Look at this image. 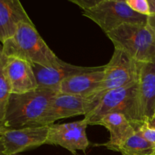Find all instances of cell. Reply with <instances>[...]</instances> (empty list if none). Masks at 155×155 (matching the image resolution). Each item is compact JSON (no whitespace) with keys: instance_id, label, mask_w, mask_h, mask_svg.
Returning a JSON list of instances; mask_svg holds the SVG:
<instances>
[{"instance_id":"cell-2","label":"cell","mask_w":155,"mask_h":155,"mask_svg":"<svg viewBox=\"0 0 155 155\" xmlns=\"http://www.w3.org/2000/svg\"><path fill=\"white\" fill-rule=\"evenodd\" d=\"M2 46L5 57L18 58L45 68L54 66L60 59L43 40L33 22L20 24L16 33Z\"/></svg>"},{"instance_id":"cell-11","label":"cell","mask_w":155,"mask_h":155,"mask_svg":"<svg viewBox=\"0 0 155 155\" xmlns=\"http://www.w3.org/2000/svg\"><path fill=\"white\" fill-rule=\"evenodd\" d=\"M4 69L11 93L23 94L38 88L36 76L29 62L18 58L5 57Z\"/></svg>"},{"instance_id":"cell-20","label":"cell","mask_w":155,"mask_h":155,"mask_svg":"<svg viewBox=\"0 0 155 155\" xmlns=\"http://www.w3.org/2000/svg\"><path fill=\"white\" fill-rule=\"evenodd\" d=\"M98 0H71V2L77 5L82 10H86L95 5Z\"/></svg>"},{"instance_id":"cell-12","label":"cell","mask_w":155,"mask_h":155,"mask_svg":"<svg viewBox=\"0 0 155 155\" xmlns=\"http://www.w3.org/2000/svg\"><path fill=\"white\" fill-rule=\"evenodd\" d=\"M104 65L101 69L73 76L61 82L58 87L59 93L91 97L100 87L104 76Z\"/></svg>"},{"instance_id":"cell-9","label":"cell","mask_w":155,"mask_h":155,"mask_svg":"<svg viewBox=\"0 0 155 155\" xmlns=\"http://www.w3.org/2000/svg\"><path fill=\"white\" fill-rule=\"evenodd\" d=\"M48 127H27L18 130H5L0 135L7 155H16L21 152L45 145Z\"/></svg>"},{"instance_id":"cell-22","label":"cell","mask_w":155,"mask_h":155,"mask_svg":"<svg viewBox=\"0 0 155 155\" xmlns=\"http://www.w3.org/2000/svg\"><path fill=\"white\" fill-rule=\"evenodd\" d=\"M148 24L155 32V16H150L148 18Z\"/></svg>"},{"instance_id":"cell-10","label":"cell","mask_w":155,"mask_h":155,"mask_svg":"<svg viewBox=\"0 0 155 155\" xmlns=\"http://www.w3.org/2000/svg\"><path fill=\"white\" fill-rule=\"evenodd\" d=\"M36 76L38 88H51L58 89L59 84L65 79L84 73L92 72L104 67H82L71 64L59 59L57 64L45 68L38 64H31Z\"/></svg>"},{"instance_id":"cell-21","label":"cell","mask_w":155,"mask_h":155,"mask_svg":"<svg viewBox=\"0 0 155 155\" xmlns=\"http://www.w3.org/2000/svg\"><path fill=\"white\" fill-rule=\"evenodd\" d=\"M148 3L150 8V16H155V0H148Z\"/></svg>"},{"instance_id":"cell-18","label":"cell","mask_w":155,"mask_h":155,"mask_svg":"<svg viewBox=\"0 0 155 155\" xmlns=\"http://www.w3.org/2000/svg\"><path fill=\"white\" fill-rule=\"evenodd\" d=\"M130 8L139 15L150 16V8L148 0H126Z\"/></svg>"},{"instance_id":"cell-13","label":"cell","mask_w":155,"mask_h":155,"mask_svg":"<svg viewBox=\"0 0 155 155\" xmlns=\"http://www.w3.org/2000/svg\"><path fill=\"white\" fill-rule=\"evenodd\" d=\"M98 125L105 127L110 133L108 142L101 145L119 152L120 148L136 133L133 124L122 114L111 113L105 115Z\"/></svg>"},{"instance_id":"cell-5","label":"cell","mask_w":155,"mask_h":155,"mask_svg":"<svg viewBox=\"0 0 155 155\" xmlns=\"http://www.w3.org/2000/svg\"><path fill=\"white\" fill-rule=\"evenodd\" d=\"M83 15L92 20L107 34L127 24H147V16L132 10L126 1L98 0L89 8L83 10Z\"/></svg>"},{"instance_id":"cell-14","label":"cell","mask_w":155,"mask_h":155,"mask_svg":"<svg viewBox=\"0 0 155 155\" xmlns=\"http://www.w3.org/2000/svg\"><path fill=\"white\" fill-rule=\"evenodd\" d=\"M32 22L18 0H0V42L3 43L16 33L20 24Z\"/></svg>"},{"instance_id":"cell-23","label":"cell","mask_w":155,"mask_h":155,"mask_svg":"<svg viewBox=\"0 0 155 155\" xmlns=\"http://www.w3.org/2000/svg\"><path fill=\"white\" fill-rule=\"evenodd\" d=\"M0 155H7L6 154L5 151L4 145H3L1 139H0Z\"/></svg>"},{"instance_id":"cell-3","label":"cell","mask_w":155,"mask_h":155,"mask_svg":"<svg viewBox=\"0 0 155 155\" xmlns=\"http://www.w3.org/2000/svg\"><path fill=\"white\" fill-rule=\"evenodd\" d=\"M111 113L124 114L137 130L144 123L139 98V83L109 91L84 120L88 125H98L105 115Z\"/></svg>"},{"instance_id":"cell-1","label":"cell","mask_w":155,"mask_h":155,"mask_svg":"<svg viewBox=\"0 0 155 155\" xmlns=\"http://www.w3.org/2000/svg\"><path fill=\"white\" fill-rule=\"evenodd\" d=\"M58 93V89L51 88H37L23 94L11 93L5 114L4 128L18 130L41 127V120Z\"/></svg>"},{"instance_id":"cell-19","label":"cell","mask_w":155,"mask_h":155,"mask_svg":"<svg viewBox=\"0 0 155 155\" xmlns=\"http://www.w3.org/2000/svg\"><path fill=\"white\" fill-rule=\"evenodd\" d=\"M144 139L155 145V128L150 126L148 123H143L136 130Z\"/></svg>"},{"instance_id":"cell-16","label":"cell","mask_w":155,"mask_h":155,"mask_svg":"<svg viewBox=\"0 0 155 155\" xmlns=\"http://www.w3.org/2000/svg\"><path fill=\"white\" fill-rule=\"evenodd\" d=\"M122 155H155V145L136 132L120 148Z\"/></svg>"},{"instance_id":"cell-15","label":"cell","mask_w":155,"mask_h":155,"mask_svg":"<svg viewBox=\"0 0 155 155\" xmlns=\"http://www.w3.org/2000/svg\"><path fill=\"white\" fill-rule=\"evenodd\" d=\"M139 98L144 123L155 117V63L141 64Z\"/></svg>"},{"instance_id":"cell-17","label":"cell","mask_w":155,"mask_h":155,"mask_svg":"<svg viewBox=\"0 0 155 155\" xmlns=\"http://www.w3.org/2000/svg\"><path fill=\"white\" fill-rule=\"evenodd\" d=\"M5 57L0 45V127L4 128V119L8 101L11 95L10 87L5 73Z\"/></svg>"},{"instance_id":"cell-8","label":"cell","mask_w":155,"mask_h":155,"mask_svg":"<svg viewBox=\"0 0 155 155\" xmlns=\"http://www.w3.org/2000/svg\"><path fill=\"white\" fill-rule=\"evenodd\" d=\"M87 123L84 119L67 124H53L48 126L45 145H58L72 154L77 151H86L90 145L86 135Z\"/></svg>"},{"instance_id":"cell-4","label":"cell","mask_w":155,"mask_h":155,"mask_svg":"<svg viewBox=\"0 0 155 155\" xmlns=\"http://www.w3.org/2000/svg\"><path fill=\"white\" fill-rule=\"evenodd\" d=\"M114 48L140 63H155V32L147 24H127L107 33Z\"/></svg>"},{"instance_id":"cell-6","label":"cell","mask_w":155,"mask_h":155,"mask_svg":"<svg viewBox=\"0 0 155 155\" xmlns=\"http://www.w3.org/2000/svg\"><path fill=\"white\" fill-rule=\"evenodd\" d=\"M141 64L125 51L114 48L110 61L105 65L102 83L90 98L100 101L109 91L139 83Z\"/></svg>"},{"instance_id":"cell-7","label":"cell","mask_w":155,"mask_h":155,"mask_svg":"<svg viewBox=\"0 0 155 155\" xmlns=\"http://www.w3.org/2000/svg\"><path fill=\"white\" fill-rule=\"evenodd\" d=\"M99 101L90 97L58 93L51 101L40 122L41 127H48L55 121L80 115H87Z\"/></svg>"},{"instance_id":"cell-24","label":"cell","mask_w":155,"mask_h":155,"mask_svg":"<svg viewBox=\"0 0 155 155\" xmlns=\"http://www.w3.org/2000/svg\"><path fill=\"white\" fill-rule=\"evenodd\" d=\"M5 130V129L3 128V127H0V135L2 134V133Z\"/></svg>"}]
</instances>
